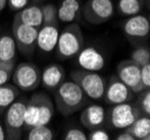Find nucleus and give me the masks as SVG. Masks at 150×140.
<instances>
[{"label": "nucleus", "mask_w": 150, "mask_h": 140, "mask_svg": "<svg viewBox=\"0 0 150 140\" xmlns=\"http://www.w3.org/2000/svg\"><path fill=\"white\" fill-rule=\"evenodd\" d=\"M86 102V95L75 81H63L55 90V103L59 113L71 115Z\"/></svg>", "instance_id": "nucleus-1"}, {"label": "nucleus", "mask_w": 150, "mask_h": 140, "mask_svg": "<svg viewBox=\"0 0 150 140\" xmlns=\"http://www.w3.org/2000/svg\"><path fill=\"white\" fill-rule=\"evenodd\" d=\"M83 34L79 25H69L62 33H59L56 45L57 54L61 58L74 57L83 48Z\"/></svg>", "instance_id": "nucleus-2"}, {"label": "nucleus", "mask_w": 150, "mask_h": 140, "mask_svg": "<svg viewBox=\"0 0 150 140\" xmlns=\"http://www.w3.org/2000/svg\"><path fill=\"white\" fill-rule=\"evenodd\" d=\"M72 80L80 85L84 94L93 100H100L103 98L106 83L99 72L77 70L72 72Z\"/></svg>", "instance_id": "nucleus-3"}, {"label": "nucleus", "mask_w": 150, "mask_h": 140, "mask_svg": "<svg viewBox=\"0 0 150 140\" xmlns=\"http://www.w3.org/2000/svg\"><path fill=\"white\" fill-rule=\"evenodd\" d=\"M26 102L16 100L6 109L5 113V131L8 139H19L25 129Z\"/></svg>", "instance_id": "nucleus-4"}, {"label": "nucleus", "mask_w": 150, "mask_h": 140, "mask_svg": "<svg viewBox=\"0 0 150 140\" xmlns=\"http://www.w3.org/2000/svg\"><path fill=\"white\" fill-rule=\"evenodd\" d=\"M13 85L21 91H33L40 84V72L37 65L33 63H20L13 69L11 74Z\"/></svg>", "instance_id": "nucleus-5"}, {"label": "nucleus", "mask_w": 150, "mask_h": 140, "mask_svg": "<svg viewBox=\"0 0 150 140\" xmlns=\"http://www.w3.org/2000/svg\"><path fill=\"white\" fill-rule=\"evenodd\" d=\"M83 11L88 23L99 25L112 18L114 15V5L112 0H88Z\"/></svg>", "instance_id": "nucleus-6"}, {"label": "nucleus", "mask_w": 150, "mask_h": 140, "mask_svg": "<svg viewBox=\"0 0 150 140\" xmlns=\"http://www.w3.org/2000/svg\"><path fill=\"white\" fill-rule=\"evenodd\" d=\"M140 115V109L128 102L114 104L110 112V122L114 129H127Z\"/></svg>", "instance_id": "nucleus-7"}, {"label": "nucleus", "mask_w": 150, "mask_h": 140, "mask_svg": "<svg viewBox=\"0 0 150 140\" xmlns=\"http://www.w3.org/2000/svg\"><path fill=\"white\" fill-rule=\"evenodd\" d=\"M117 76L123 82L133 93H140L144 90V84L140 78V66L131 59H125L120 62L117 70Z\"/></svg>", "instance_id": "nucleus-8"}, {"label": "nucleus", "mask_w": 150, "mask_h": 140, "mask_svg": "<svg viewBox=\"0 0 150 140\" xmlns=\"http://www.w3.org/2000/svg\"><path fill=\"white\" fill-rule=\"evenodd\" d=\"M13 39L16 45L24 54H30L36 46L38 28L21 24L19 21H13Z\"/></svg>", "instance_id": "nucleus-9"}, {"label": "nucleus", "mask_w": 150, "mask_h": 140, "mask_svg": "<svg viewBox=\"0 0 150 140\" xmlns=\"http://www.w3.org/2000/svg\"><path fill=\"white\" fill-rule=\"evenodd\" d=\"M133 92L123 82H121L118 76H113L109 84L105 86L103 98L108 104H120L129 102L132 99Z\"/></svg>", "instance_id": "nucleus-10"}, {"label": "nucleus", "mask_w": 150, "mask_h": 140, "mask_svg": "<svg viewBox=\"0 0 150 140\" xmlns=\"http://www.w3.org/2000/svg\"><path fill=\"white\" fill-rule=\"evenodd\" d=\"M76 61L81 70L90 72H100L105 65L104 56L93 46L82 48L76 55Z\"/></svg>", "instance_id": "nucleus-11"}, {"label": "nucleus", "mask_w": 150, "mask_h": 140, "mask_svg": "<svg viewBox=\"0 0 150 140\" xmlns=\"http://www.w3.org/2000/svg\"><path fill=\"white\" fill-rule=\"evenodd\" d=\"M59 36V29L56 24L43 25L40 29H38L36 45L44 53H52L56 49L57 39Z\"/></svg>", "instance_id": "nucleus-12"}, {"label": "nucleus", "mask_w": 150, "mask_h": 140, "mask_svg": "<svg viewBox=\"0 0 150 140\" xmlns=\"http://www.w3.org/2000/svg\"><path fill=\"white\" fill-rule=\"evenodd\" d=\"M123 32L131 38H146L150 33V23L142 15H133L123 25Z\"/></svg>", "instance_id": "nucleus-13"}, {"label": "nucleus", "mask_w": 150, "mask_h": 140, "mask_svg": "<svg viewBox=\"0 0 150 140\" xmlns=\"http://www.w3.org/2000/svg\"><path fill=\"white\" fill-rule=\"evenodd\" d=\"M65 69L59 64H50L40 73V83L47 90H56L65 80Z\"/></svg>", "instance_id": "nucleus-14"}, {"label": "nucleus", "mask_w": 150, "mask_h": 140, "mask_svg": "<svg viewBox=\"0 0 150 140\" xmlns=\"http://www.w3.org/2000/svg\"><path fill=\"white\" fill-rule=\"evenodd\" d=\"M105 121V110L99 104H91L82 111L81 122L88 129L100 128Z\"/></svg>", "instance_id": "nucleus-15"}, {"label": "nucleus", "mask_w": 150, "mask_h": 140, "mask_svg": "<svg viewBox=\"0 0 150 140\" xmlns=\"http://www.w3.org/2000/svg\"><path fill=\"white\" fill-rule=\"evenodd\" d=\"M16 21L28 26H33L39 28L43 25V15L42 8L38 6H27L24 9L19 10V13L15 17Z\"/></svg>", "instance_id": "nucleus-16"}, {"label": "nucleus", "mask_w": 150, "mask_h": 140, "mask_svg": "<svg viewBox=\"0 0 150 140\" xmlns=\"http://www.w3.org/2000/svg\"><path fill=\"white\" fill-rule=\"evenodd\" d=\"M138 140L150 139V118L149 115H140L129 128L125 129Z\"/></svg>", "instance_id": "nucleus-17"}, {"label": "nucleus", "mask_w": 150, "mask_h": 140, "mask_svg": "<svg viewBox=\"0 0 150 140\" xmlns=\"http://www.w3.org/2000/svg\"><path fill=\"white\" fill-rule=\"evenodd\" d=\"M80 8L81 6L79 0H63L59 8L57 9V19L63 23L74 21L80 11Z\"/></svg>", "instance_id": "nucleus-18"}, {"label": "nucleus", "mask_w": 150, "mask_h": 140, "mask_svg": "<svg viewBox=\"0 0 150 140\" xmlns=\"http://www.w3.org/2000/svg\"><path fill=\"white\" fill-rule=\"evenodd\" d=\"M39 118V92L35 93L26 103L25 129H30L38 124Z\"/></svg>", "instance_id": "nucleus-19"}, {"label": "nucleus", "mask_w": 150, "mask_h": 140, "mask_svg": "<svg viewBox=\"0 0 150 140\" xmlns=\"http://www.w3.org/2000/svg\"><path fill=\"white\" fill-rule=\"evenodd\" d=\"M17 45L13 36L4 35L0 37V63L15 62Z\"/></svg>", "instance_id": "nucleus-20"}, {"label": "nucleus", "mask_w": 150, "mask_h": 140, "mask_svg": "<svg viewBox=\"0 0 150 140\" xmlns=\"http://www.w3.org/2000/svg\"><path fill=\"white\" fill-rule=\"evenodd\" d=\"M54 115V103L44 92H39V118L38 124L48 126Z\"/></svg>", "instance_id": "nucleus-21"}, {"label": "nucleus", "mask_w": 150, "mask_h": 140, "mask_svg": "<svg viewBox=\"0 0 150 140\" xmlns=\"http://www.w3.org/2000/svg\"><path fill=\"white\" fill-rule=\"evenodd\" d=\"M19 94L18 88L13 84L0 85V115H4L6 109L17 100Z\"/></svg>", "instance_id": "nucleus-22"}, {"label": "nucleus", "mask_w": 150, "mask_h": 140, "mask_svg": "<svg viewBox=\"0 0 150 140\" xmlns=\"http://www.w3.org/2000/svg\"><path fill=\"white\" fill-rule=\"evenodd\" d=\"M28 140H52L54 139V134L48 126L37 124L29 129L27 134Z\"/></svg>", "instance_id": "nucleus-23"}, {"label": "nucleus", "mask_w": 150, "mask_h": 140, "mask_svg": "<svg viewBox=\"0 0 150 140\" xmlns=\"http://www.w3.org/2000/svg\"><path fill=\"white\" fill-rule=\"evenodd\" d=\"M119 10L125 16H133L140 13L142 8L141 0H119Z\"/></svg>", "instance_id": "nucleus-24"}, {"label": "nucleus", "mask_w": 150, "mask_h": 140, "mask_svg": "<svg viewBox=\"0 0 150 140\" xmlns=\"http://www.w3.org/2000/svg\"><path fill=\"white\" fill-rule=\"evenodd\" d=\"M131 61L139 65L144 66L146 64L150 63V51L148 47L140 46L133 49L131 53Z\"/></svg>", "instance_id": "nucleus-25"}, {"label": "nucleus", "mask_w": 150, "mask_h": 140, "mask_svg": "<svg viewBox=\"0 0 150 140\" xmlns=\"http://www.w3.org/2000/svg\"><path fill=\"white\" fill-rule=\"evenodd\" d=\"M43 15V25L56 24L57 20V8L53 4H47L42 8Z\"/></svg>", "instance_id": "nucleus-26"}, {"label": "nucleus", "mask_w": 150, "mask_h": 140, "mask_svg": "<svg viewBox=\"0 0 150 140\" xmlns=\"http://www.w3.org/2000/svg\"><path fill=\"white\" fill-rule=\"evenodd\" d=\"M139 99V109L141 113L146 115H150V91L149 89H144Z\"/></svg>", "instance_id": "nucleus-27"}, {"label": "nucleus", "mask_w": 150, "mask_h": 140, "mask_svg": "<svg viewBox=\"0 0 150 140\" xmlns=\"http://www.w3.org/2000/svg\"><path fill=\"white\" fill-rule=\"evenodd\" d=\"M65 140H86L88 136L79 128H71L64 136Z\"/></svg>", "instance_id": "nucleus-28"}, {"label": "nucleus", "mask_w": 150, "mask_h": 140, "mask_svg": "<svg viewBox=\"0 0 150 140\" xmlns=\"http://www.w3.org/2000/svg\"><path fill=\"white\" fill-rule=\"evenodd\" d=\"M140 78L144 89L150 88V63L140 66Z\"/></svg>", "instance_id": "nucleus-29"}, {"label": "nucleus", "mask_w": 150, "mask_h": 140, "mask_svg": "<svg viewBox=\"0 0 150 140\" xmlns=\"http://www.w3.org/2000/svg\"><path fill=\"white\" fill-rule=\"evenodd\" d=\"M88 139L90 140H110V134L102 129H93L90 134L88 136Z\"/></svg>", "instance_id": "nucleus-30"}, {"label": "nucleus", "mask_w": 150, "mask_h": 140, "mask_svg": "<svg viewBox=\"0 0 150 140\" xmlns=\"http://www.w3.org/2000/svg\"><path fill=\"white\" fill-rule=\"evenodd\" d=\"M28 4H29V0H8L7 2V5H9V7L16 11L24 9L25 7L28 6Z\"/></svg>", "instance_id": "nucleus-31"}, {"label": "nucleus", "mask_w": 150, "mask_h": 140, "mask_svg": "<svg viewBox=\"0 0 150 140\" xmlns=\"http://www.w3.org/2000/svg\"><path fill=\"white\" fill-rule=\"evenodd\" d=\"M11 74H13V72L0 67V85L9 82V80L11 78Z\"/></svg>", "instance_id": "nucleus-32"}, {"label": "nucleus", "mask_w": 150, "mask_h": 140, "mask_svg": "<svg viewBox=\"0 0 150 140\" xmlns=\"http://www.w3.org/2000/svg\"><path fill=\"white\" fill-rule=\"evenodd\" d=\"M115 139L117 140H136V138H134L130 132H128V131L125 130V132H121L120 134H118Z\"/></svg>", "instance_id": "nucleus-33"}, {"label": "nucleus", "mask_w": 150, "mask_h": 140, "mask_svg": "<svg viewBox=\"0 0 150 140\" xmlns=\"http://www.w3.org/2000/svg\"><path fill=\"white\" fill-rule=\"evenodd\" d=\"M5 139H7L6 131H5V128L2 127V124L0 123V140H5Z\"/></svg>", "instance_id": "nucleus-34"}, {"label": "nucleus", "mask_w": 150, "mask_h": 140, "mask_svg": "<svg viewBox=\"0 0 150 140\" xmlns=\"http://www.w3.org/2000/svg\"><path fill=\"white\" fill-rule=\"evenodd\" d=\"M7 2H8V0H0V13L6 8Z\"/></svg>", "instance_id": "nucleus-35"}, {"label": "nucleus", "mask_w": 150, "mask_h": 140, "mask_svg": "<svg viewBox=\"0 0 150 140\" xmlns=\"http://www.w3.org/2000/svg\"><path fill=\"white\" fill-rule=\"evenodd\" d=\"M34 1H40V0H34Z\"/></svg>", "instance_id": "nucleus-36"}]
</instances>
